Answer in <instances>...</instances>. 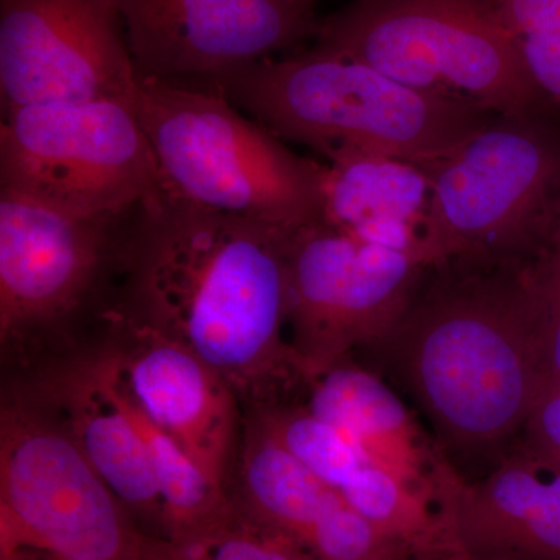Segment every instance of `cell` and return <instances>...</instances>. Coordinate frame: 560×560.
<instances>
[{"instance_id":"1","label":"cell","mask_w":560,"mask_h":560,"mask_svg":"<svg viewBox=\"0 0 560 560\" xmlns=\"http://www.w3.org/2000/svg\"><path fill=\"white\" fill-rule=\"evenodd\" d=\"M291 231L164 191L132 212L119 312L197 353L237 397L271 404L302 378L285 337Z\"/></svg>"},{"instance_id":"2","label":"cell","mask_w":560,"mask_h":560,"mask_svg":"<svg viewBox=\"0 0 560 560\" xmlns=\"http://www.w3.org/2000/svg\"><path fill=\"white\" fill-rule=\"evenodd\" d=\"M536 257L431 267L436 278L375 345L448 444L510 440L545 388Z\"/></svg>"},{"instance_id":"3","label":"cell","mask_w":560,"mask_h":560,"mask_svg":"<svg viewBox=\"0 0 560 560\" xmlns=\"http://www.w3.org/2000/svg\"><path fill=\"white\" fill-rule=\"evenodd\" d=\"M209 86L248 110L279 139L323 154H381L427 168L453 153L499 114L412 90L363 62L313 47L267 58Z\"/></svg>"},{"instance_id":"4","label":"cell","mask_w":560,"mask_h":560,"mask_svg":"<svg viewBox=\"0 0 560 560\" xmlns=\"http://www.w3.org/2000/svg\"><path fill=\"white\" fill-rule=\"evenodd\" d=\"M132 105L165 194L290 230L320 220L324 165L287 149L215 88L139 77Z\"/></svg>"},{"instance_id":"5","label":"cell","mask_w":560,"mask_h":560,"mask_svg":"<svg viewBox=\"0 0 560 560\" xmlns=\"http://www.w3.org/2000/svg\"><path fill=\"white\" fill-rule=\"evenodd\" d=\"M540 110L499 114L425 168L427 267L525 260L550 246L560 220V124Z\"/></svg>"},{"instance_id":"6","label":"cell","mask_w":560,"mask_h":560,"mask_svg":"<svg viewBox=\"0 0 560 560\" xmlns=\"http://www.w3.org/2000/svg\"><path fill=\"white\" fill-rule=\"evenodd\" d=\"M315 47L412 90L492 114L541 108L500 0H352L319 21Z\"/></svg>"},{"instance_id":"7","label":"cell","mask_w":560,"mask_h":560,"mask_svg":"<svg viewBox=\"0 0 560 560\" xmlns=\"http://www.w3.org/2000/svg\"><path fill=\"white\" fill-rule=\"evenodd\" d=\"M3 116L0 189L83 215H119L164 194L132 103H38Z\"/></svg>"},{"instance_id":"8","label":"cell","mask_w":560,"mask_h":560,"mask_svg":"<svg viewBox=\"0 0 560 560\" xmlns=\"http://www.w3.org/2000/svg\"><path fill=\"white\" fill-rule=\"evenodd\" d=\"M142 530L58 416L9 404L0 423V555L140 560Z\"/></svg>"},{"instance_id":"9","label":"cell","mask_w":560,"mask_h":560,"mask_svg":"<svg viewBox=\"0 0 560 560\" xmlns=\"http://www.w3.org/2000/svg\"><path fill=\"white\" fill-rule=\"evenodd\" d=\"M290 345L308 383L399 323L429 267L313 221L290 232Z\"/></svg>"},{"instance_id":"10","label":"cell","mask_w":560,"mask_h":560,"mask_svg":"<svg viewBox=\"0 0 560 560\" xmlns=\"http://www.w3.org/2000/svg\"><path fill=\"white\" fill-rule=\"evenodd\" d=\"M139 73L114 0H0L3 113L51 102H135Z\"/></svg>"},{"instance_id":"11","label":"cell","mask_w":560,"mask_h":560,"mask_svg":"<svg viewBox=\"0 0 560 560\" xmlns=\"http://www.w3.org/2000/svg\"><path fill=\"white\" fill-rule=\"evenodd\" d=\"M132 212L83 215L0 189L3 345L60 326L83 307L124 250Z\"/></svg>"},{"instance_id":"12","label":"cell","mask_w":560,"mask_h":560,"mask_svg":"<svg viewBox=\"0 0 560 560\" xmlns=\"http://www.w3.org/2000/svg\"><path fill=\"white\" fill-rule=\"evenodd\" d=\"M139 77L209 84L316 36L308 0H114Z\"/></svg>"},{"instance_id":"13","label":"cell","mask_w":560,"mask_h":560,"mask_svg":"<svg viewBox=\"0 0 560 560\" xmlns=\"http://www.w3.org/2000/svg\"><path fill=\"white\" fill-rule=\"evenodd\" d=\"M106 352L121 388L143 415L224 485L235 427V390L186 346L116 311Z\"/></svg>"},{"instance_id":"14","label":"cell","mask_w":560,"mask_h":560,"mask_svg":"<svg viewBox=\"0 0 560 560\" xmlns=\"http://www.w3.org/2000/svg\"><path fill=\"white\" fill-rule=\"evenodd\" d=\"M307 385L308 410L340 431L368 464L448 508L463 478L378 375L342 360Z\"/></svg>"},{"instance_id":"15","label":"cell","mask_w":560,"mask_h":560,"mask_svg":"<svg viewBox=\"0 0 560 560\" xmlns=\"http://www.w3.org/2000/svg\"><path fill=\"white\" fill-rule=\"evenodd\" d=\"M460 551L485 559L560 560V464L522 447L451 503Z\"/></svg>"},{"instance_id":"16","label":"cell","mask_w":560,"mask_h":560,"mask_svg":"<svg viewBox=\"0 0 560 560\" xmlns=\"http://www.w3.org/2000/svg\"><path fill=\"white\" fill-rule=\"evenodd\" d=\"M40 396L58 411L125 510L156 522L161 529V495L149 452L114 394L102 357L51 375Z\"/></svg>"},{"instance_id":"17","label":"cell","mask_w":560,"mask_h":560,"mask_svg":"<svg viewBox=\"0 0 560 560\" xmlns=\"http://www.w3.org/2000/svg\"><path fill=\"white\" fill-rule=\"evenodd\" d=\"M327 158L320 221L360 241L412 254L423 264L431 189L425 168L352 150L334 151Z\"/></svg>"},{"instance_id":"18","label":"cell","mask_w":560,"mask_h":560,"mask_svg":"<svg viewBox=\"0 0 560 560\" xmlns=\"http://www.w3.org/2000/svg\"><path fill=\"white\" fill-rule=\"evenodd\" d=\"M335 492L249 416L241 458V500L235 501L246 517L305 550Z\"/></svg>"},{"instance_id":"19","label":"cell","mask_w":560,"mask_h":560,"mask_svg":"<svg viewBox=\"0 0 560 560\" xmlns=\"http://www.w3.org/2000/svg\"><path fill=\"white\" fill-rule=\"evenodd\" d=\"M102 359L120 407L139 431L149 452L162 503L161 533L158 536H186L231 517L237 511V503L228 495L224 485L209 477L178 442L143 415L121 388L106 353Z\"/></svg>"},{"instance_id":"20","label":"cell","mask_w":560,"mask_h":560,"mask_svg":"<svg viewBox=\"0 0 560 560\" xmlns=\"http://www.w3.org/2000/svg\"><path fill=\"white\" fill-rule=\"evenodd\" d=\"M140 560H315L293 540L250 521L237 506L231 517L179 537L142 533Z\"/></svg>"},{"instance_id":"21","label":"cell","mask_w":560,"mask_h":560,"mask_svg":"<svg viewBox=\"0 0 560 560\" xmlns=\"http://www.w3.org/2000/svg\"><path fill=\"white\" fill-rule=\"evenodd\" d=\"M250 415L294 458L338 492L368 464L340 431L316 418L307 407H289L275 401L257 405Z\"/></svg>"},{"instance_id":"22","label":"cell","mask_w":560,"mask_h":560,"mask_svg":"<svg viewBox=\"0 0 560 560\" xmlns=\"http://www.w3.org/2000/svg\"><path fill=\"white\" fill-rule=\"evenodd\" d=\"M540 298L541 355L545 386L560 383V254L548 246L537 254Z\"/></svg>"},{"instance_id":"23","label":"cell","mask_w":560,"mask_h":560,"mask_svg":"<svg viewBox=\"0 0 560 560\" xmlns=\"http://www.w3.org/2000/svg\"><path fill=\"white\" fill-rule=\"evenodd\" d=\"M523 447L560 464V383H548L525 427Z\"/></svg>"},{"instance_id":"24","label":"cell","mask_w":560,"mask_h":560,"mask_svg":"<svg viewBox=\"0 0 560 560\" xmlns=\"http://www.w3.org/2000/svg\"><path fill=\"white\" fill-rule=\"evenodd\" d=\"M504 21L517 38L523 33H560V0H500Z\"/></svg>"},{"instance_id":"25","label":"cell","mask_w":560,"mask_h":560,"mask_svg":"<svg viewBox=\"0 0 560 560\" xmlns=\"http://www.w3.org/2000/svg\"><path fill=\"white\" fill-rule=\"evenodd\" d=\"M0 560H55L46 552L35 550H16L0 555Z\"/></svg>"},{"instance_id":"26","label":"cell","mask_w":560,"mask_h":560,"mask_svg":"<svg viewBox=\"0 0 560 560\" xmlns=\"http://www.w3.org/2000/svg\"><path fill=\"white\" fill-rule=\"evenodd\" d=\"M442 560H508V559L477 558V556H471V555H469V552H466V551H456V552H453V555L447 556V558H444Z\"/></svg>"},{"instance_id":"27","label":"cell","mask_w":560,"mask_h":560,"mask_svg":"<svg viewBox=\"0 0 560 560\" xmlns=\"http://www.w3.org/2000/svg\"><path fill=\"white\" fill-rule=\"evenodd\" d=\"M550 245L552 246V248L558 250V253L560 254V220H559L558 228H556L555 235H552V241H551Z\"/></svg>"},{"instance_id":"28","label":"cell","mask_w":560,"mask_h":560,"mask_svg":"<svg viewBox=\"0 0 560 560\" xmlns=\"http://www.w3.org/2000/svg\"><path fill=\"white\" fill-rule=\"evenodd\" d=\"M308 2H315V0H308Z\"/></svg>"}]
</instances>
